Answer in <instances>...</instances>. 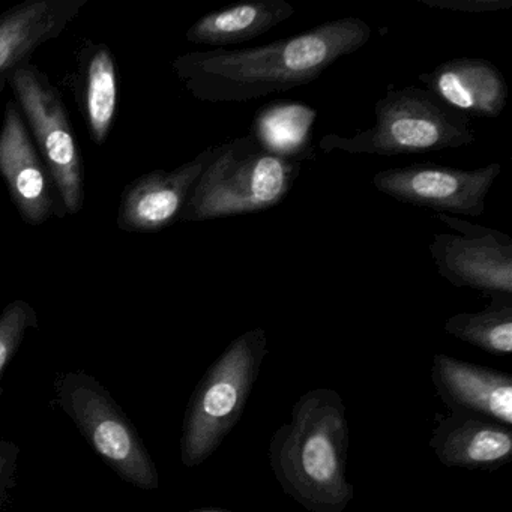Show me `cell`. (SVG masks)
Here are the masks:
<instances>
[{
	"label": "cell",
	"mask_w": 512,
	"mask_h": 512,
	"mask_svg": "<svg viewBox=\"0 0 512 512\" xmlns=\"http://www.w3.org/2000/svg\"><path fill=\"white\" fill-rule=\"evenodd\" d=\"M437 395L451 412L469 413L512 427V377L502 371L437 353L431 367Z\"/></svg>",
	"instance_id": "obj_12"
},
{
	"label": "cell",
	"mask_w": 512,
	"mask_h": 512,
	"mask_svg": "<svg viewBox=\"0 0 512 512\" xmlns=\"http://www.w3.org/2000/svg\"><path fill=\"white\" fill-rule=\"evenodd\" d=\"M77 88L83 119L95 145L112 133L119 106V76L115 56L106 44L88 41L79 53Z\"/></svg>",
	"instance_id": "obj_16"
},
{
	"label": "cell",
	"mask_w": 512,
	"mask_h": 512,
	"mask_svg": "<svg viewBox=\"0 0 512 512\" xmlns=\"http://www.w3.org/2000/svg\"><path fill=\"white\" fill-rule=\"evenodd\" d=\"M55 395L59 407L119 478L140 490L160 487L157 466L136 425L100 380L85 371H70L56 379Z\"/></svg>",
	"instance_id": "obj_6"
},
{
	"label": "cell",
	"mask_w": 512,
	"mask_h": 512,
	"mask_svg": "<svg viewBox=\"0 0 512 512\" xmlns=\"http://www.w3.org/2000/svg\"><path fill=\"white\" fill-rule=\"evenodd\" d=\"M500 173L499 163L470 170L416 163L382 170L374 175L373 184L380 193L404 205L433 209L451 217H481L485 199Z\"/></svg>",
	"instance_id": "obj_9"
},
{
	"label": "cell",
	"mask_w": 512,
	"mask_h": 512,
	"mask_svg": "<svg viewBox=\"0 0 512 512\" xmlns=\"http://www.w3.org/2000/svg\"><path fill=\"white\" fill-rule=\"evenodd\" d=\"M295 14L286 0H251L212 11L187 31V41L221 47L245 43L271 31Z\"/></svg>",
	"instance_id": "obj_17"
},
{
	"label": "cell",
	"mask_w": 512,
	"mask_h": 512,
	"mask_svg": "<svg viewBox=\"0 0 512 512\" xmlns=\"http://www.w3.org/2000/svg\"><path fill=\"white\" fill-rule=\"evenodd\" d=\"M490 299L484 310L449 317L445 331L491 355H511L512 296L490 295Z\"/></svg>",
	"instance_id": "obj_19"
},
{
	"label": "cell",
	"mask_w": 512,
	"mask_h": 512,
	"mask_svg": "<svg viewBox=\"0 0 512 512\" xmlns=\"http://www.w3.org/2000/svg\"><path fill=\"white\" fill-rule=\"evenodd\" d=\"M221 145L209 146L176 169L152 170L127 185L116 218L119 229L128 233H157L179 221L197 181L220 154Z\"/></svg>",
	"instance_id": "obj_11"
},
{
	"label": "cell",
	"mask_w": 512,
	"mask_h": 512,
	"mask_svg": "<svg viewBox=\"0 0 512 512\" xmlns=\"http://www.w3.org/2000/svg\"><path fill=\"white\" fill-rule=\"evenodd\" d=\"M427 91L469 119H494L508 101L502 71L487 59L455 58L418 76Z\"/></svg>",
	"instance_id": "obj_13"
},
{
	"label": "cell",
	"mask_w": 512,
	"mask_h": 512,
	"mask_svg": "<svg viewBox=\"0 0 512 512\" xmlns=\"http://www.w3.org/2000/svg\"><path fill=\"white\" fill-rule=\"evenodd\" d=\"M266 355L265 329H251L235 338L197 383L182 424L181 463L185 467L205 463L236 427Z\"/></svg>",
	"instance_id": "obj_5"
},
{
	"label": "cell",
	"mask_w": 512,
	"mask_h": 512,
	"mask_svg": "<svg viewBox=\"0 0 512 512\" xmlns=\"http://www.w3.org/2000/svg\"><path fill=\"white\" fill-rule=\"evenodd\" d=\"M425 7L455 13H497L512 7V0H418Z\"/></svg>",
	"instance_id": "obj_21"
},
{
	"label": "cell",
	"mask_w": 512,
	"mask_h": 512,
	"mask_svg": "<svg viewBox=\"0 0 512 512\" xmlns=\"http://www.w3.org/2000/svg\"><path fill=\"white\" fill-rule=\"evenodd\" d=\"M37 328V311L25 299L11 301L0 313V397L4 394L2 380L8 365L19 352L28 332Z\"/></svg>",
	"instance_id": "obj_20"
},
{
	"label": "cell",
	"mask_w": 512,
	"mask_h": 512,
	"mask_svg": "<svg viewBox=\"0 0 512 512\" xmlns=\"http://www.w3.org/2000/svg\"><path fill=\"white\" fill-rule=\"evenodd\" d=\"M20 448L11 440H0V509L4 508L10 491L16 484Z\"/></svg>",
	"instance_id": "obj_22"
},
{
	"label": "cell",
	"mask_w": 512,
	"mask_h": 512,
	"mask_svg": "<svg viewBox=\"0 0 512 512\" xmlns=\"http://www.w3.org/2000/svg\"><path fill=\"white\" fill-rule=\"evenodd\" d=\"M430 448L445 467L496 470L512 457V430L469 413L451 412L431 431Z\"/></svg>",
	"instance_id": "obj_14"
},
{
	"label": "cell",
	"mask_w": 512,
	"mask_h": 512,
	"mask_svg": "<svg viewBox=\"0 0 512 512\" xmlns=\"http://www.w3.org/2000/svg\"><path fill=\"white\" fill-rule=\"evenodd\" d=\"M0 176L20 217L31 226H41L64 217L52 175L35 148L25 118L16 101L5 106L0 127Z\"/></svg>",
	"instance_id": "obj_10"
},
{
	"label": "cell",
	"mask_w": 512,
	"mask_h": 512,
	"mask_svg": "<svg viewBox=\"0 0 512 512\" xmlns=\"http://www.w3.org/2000/svg\"><path fill=\"white\" fill-rule=\"evenodd\" d=\"M7 83L25 115L35 148L52 175L65 214H79L85 205V173L61 94L31 62L14 68Z\"/></svg>",
	"instance_id": "obj_7"
},
{
	"label": "cell",
	"mask_w": 512,
	"mask_h": 512,
	"mask_svg": "<svg viewBox=\"0 0 512 512\" xmlns=\"http://www.w3.org/2000/svg\"><path fill=\"white\" fill-rule=\"evenodd\" d=\"M7 79H8V76L0 77V92L4 91L5 86L8 85Z\"/></svg>",
	"instance_id": "obj_23"
},
{
	"label": "cell",
	"mask_w": 512,
	"mask_h": 512,
	"mask_svg": "<svg viewBox=\"0 0 512 512\" xmlns=\"http://www.w3.org/2000/svg\"><path fill=\"white\" fill-rule=\"evenodd\" d=\"M434 218L460 233H436L428 245L439 274L458 289L512 296L511 236L451 215Z\"/></svg>",
	"instance_id": "obj_8"
},
{
	"label": "cell",
	"mask_w": 512,
	"mask_h": 512,
	"mask_svg": "<svg viewBox=\"0 0 512 512\" xmlns=\"http://www.w3.org/2000/svg\"><path fill=\"white\" fill-rule=\"evenodd\" d=\"M370 38L367 22L344 17L266 46L185 53L172 68L196 100L247 103L314 82Z\"/></svg>",
	"instance_id": "obj_1"
},
{
	"label": "cell",
	"mask_w": 512,
	"mask_h": 512,
	"mask_svg": "<svg viewBox=\"0 0 512 512\" xmlns=\"http://www.w3.org/2000/svg\"><path fill=\"white\" fill-rule=\"evenodd\" d=\"M290 415L269 442V464L281 490L308 512L346 511L355 497V485L347 481L346 403L335 389H311Z\"/></svg>",
	"instance_id": "obj_2"
},
{
	"label": "cell",
	"mask_w": 512,
	"mask_h": 512,
	"mask_svg": "<svg viewBox=\"0 0 512 512\" xmlns=\"http://www.w3.org/2000/svg\"><path fill=\"white\" fill-rule=\"evenodd\" d=\"M374 115L373 127L350 137L328 134L320 140V149L398 157L461 148L476 142L469 118L443 104L427 89L416 86H389L388 94L377 101Z\"/></svg>",
	"instance_id": "obj_4"
},
{
	"label": "cell",
	"mask_w": 512,
	"mask_h": 512,
	"mask_svg": "<svg viewBox=\"0 0 512 512\" xmlns=\"http://www.w3.org/2000/svg\"><path fill=\"white\" fill-rule=\"evenodd\" d=\"M191 512H229V511H224V509H197V511H191Z\"/></svg>",
	"instance_id": "obj_24"
},
{
	"label": "cell",
	"mask_w": 512,
	"mask_h": 512,
	"mask_svg": "<svg viewBox=\"0 0 512 512\" xmlns=\"http://www.w3.org/2000/svg\"><path fill=\"white\" fill-rule=\"evenodd\" d=\"M88 0H28L0 14V77L61 37Z\"/></svg>",
	"instance_id": "obj_15"
},
{
	"label": "cell",
	"mask_w": 512,
	"mask_h": 512,
	"mask_svg": "<svg viewBox=\"0 0 512 512\" xmlns=\"http://www.w3.org/2000/svg\"><path fill=\"white\" fill-rule=\"evenodd\" d=\"M316 118V110L304 104H269L256 113L251 134L266 151L304 163L313 157L311 130Z\"/></svg>",
	"instance_id": "obj_18"
},
{
	"label": "cell",
	"mask_w": 512,
	"mask_h": 512,
	"mask_svg": "<svg viewBox=\"0 0 512 512\" xmlns=\"http://www.w3.org/2000/svg\"><path fill=\"white\" fill-rule=\"evenodd\" d=\"M301 169V161L266 151L251 133L224 142L179 221L197 223L274 208L289 196Z\"/></svg>",
	"instance_id": "obj_3"
}]
</instances>
